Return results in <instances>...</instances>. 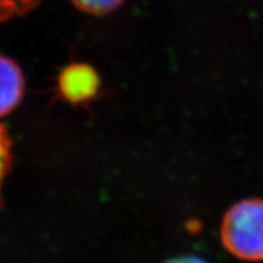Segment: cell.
<instances>
[{
  "label": "cell",
  "mask_w": 263,
  "mask_h": 263,
  "mask_svg": "<svg viewBox=\"0 0 263 263\" xmlns=\"http://www.w3.org/2000/svg\"><path fill=\"white\" fill-rule=\"evenodd\" d=\"M219 236L234 257L248 262L263 261V199L236 202L223 216Z\"/></svg>",
  "instance_id": "6da1fadb"
},
{
  "label": "cell",
  "mask_w": 263,
  "mask_h": 263,
  "mask_svg": "<svg viewBox=\"0 0 263 263\" xmlns=\"http://www.w3.org/2000/svg\"><path fill=\"white\" fill-rule=\"evenodd\" d=\"M99 76L87 64H71L59 76V90L71 103H83L94 98L99 90Z\"/></svg>",
  "instance_id": "7a4b0ae2"
},
{
  "label": "cell",
  "mask_w": 263,
  "mask_h": 263,
  "mask_svg": "<svg viewBox=\"0 0 263 263\" xmlns=\"http://www.w3.org/2000/svg\"><path fill=\"white\" fill-rule=\"evenodd\" d=\"M25 93L21 68L11 59L0 57V117L14 111Z\"/></svg>",
  "instance_id": "3957f363"
},
{
  "label": "cell",
  "mask_w": 263,
  "mask_h": 263,
  "mask_svg": "<svg viewBox=\"0 0 263 263\" xmlns=\"http://www.w3.org/2000/svg\"><path fill=\"white\" fill-rule=\"evenodd\" d=\"M82 11L91 15H103L118 8L124 0H71Z\"/></svg>",
  "instance_id": "277c9868"
},
{
  "label": "cell",
  "mask_w": 263,
  "mask_h": 263,
  "mask_svg": "<svg viewBox=\"0 0 263 263\" xmlns=\"http://www.w3.org/2000/svg\"><path fill=\"white\" fill-rule=\"evenodd\" d=\"M11 163V143L6 130L0 126V193Z\"/></svg>",
  "instance_id": "5b68a950"
},
{
  "label": "cell",
  "mask_w": 263,
  "mask_h": 263,
  "mask_svg": "<svg viewBox=\"0 0 263 263\" xmlns=\"http://www.w3.org/2000/svg\"><path fill=\"white\" fill-rule=\"evenodd\" d=\"M37 2L38 0H0V22L21 14L37 4Z\"/></svg>",
  "instance_id": "8992f818"
},
{
  "label": "cell",
  "mask_w": 263,
  "mask_h": 263,
  "mask_svg": "<svg viewBox=\"0 0 263 263\" xmlns=\"http://www.w3.org/2000/svg\"><path fill=\"white\" fill-rule=\"evenodd\" d=\"M163 263H209L203 258L197 257V256L193 255H185V256H177V257H172Z\"/></svg>",
  "instance_id": "52a82bcc"
}]
</instances>
